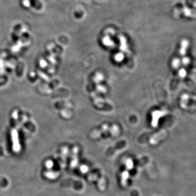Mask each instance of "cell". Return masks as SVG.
Returning a JSON list of instances; mask_svg holds the SVG:
<instances>
[{
	"instance_id": "obj_1",
	"label": "cell",
	"mask_w": 196,
	"mask_h": 196,
	"mask_svg": "<svg viewBox=\"0 0 196 196\" xmlns=\"http://www.w3.org/2000/svg\"><path fill=\"white\" fill-rule=\"evenodd\" d=\"M63 186H73L74 187V188L80 190L83 187V183L82 182L79 181H76V180H65L64 182L63 183Z\"/></svg>"
},
{
	"instance_id": "obj_2",
	"label": "cell",
	"mask_w": 196,
	"mask_h": 196,
	"mask_svg": "<svg viewBox=\"0 0 196 196\" xmlns=\"http://www.w3.org/2000/svg\"><path fill=\"white\" fill-rule=\"evenodd\" d=\"M78 149L75 148L73 151V159L71 162V166L74 168L78 164Z\"/></svg>"
},
{
	"instance_id": "obj_3",
	"label": "cell",
	"mask_w": 196,
	"mask_h": 196,
	"mask_svg": "<svg viewBox=\"0 0 196 196\" xmlns=\"http://www.w3.org/2000/svg\"><path fill=\"white\" fill-rule=\"evenodd\" d=\"M129 174L128 171H125L122 174V185L123 186H125L127 185V180L129 178Z\"/></svg>"
},
{
	"instance_id": "obj_4",
	"label": "cell",
	"mask_w": 196,
	"mask_h": 196,
	"mask_svg": "<svg viewBox=\"0 0 196 196\" xmlns=\"http://www.w3.org/2000/svg\"><path fill=\"white\" fill-rule=\"evenodd\" d=\"M98 187L99 189L101 191H103L106 187V180L103 177H101L99 179V182H98Z\"/></svg>"
},
{
	"instance_id": "obj_5",
	"label": "cell",
	"mask_w": 196,
	"mask_h": 196,
	"mask_svg": "<svg viewBox=\"0 0 196 196\" xmlns=\"http://www.w3.org/2000/svg\"><path fill=\"white\" fill-rule=\"evenodd\" d=\"M123 143H122L118 144V146H117V147H116V148H114L113 149H111L108 150V151L107 152V155L108 156H110V155H112V154L114 153V152L115 151H116V150H117V149L122 148V147H123Z\"/></svg>"
},
{
	"instance_id": "obj_6",
	"label": "cell",
	"mask_w": 196,
	"mask_h": 196,
	"mask_svg": "<svg viewBox=\"0 0 196 196\" xmlns=\"http://www.w3.org/2000/svg\"><path fill=\"white\" fill-rule=\"evenodd\" d=\"M149 159L148 158L144 157L143 158H141L140 160L137 162V166H142L143 165H144L145 164L147 163L148 162Z\"/></svg>"
},
{
	"instance_id": "obj_7",
	"label": "cell",
	"mask_w": 196,
	"mask_h": 196,
	"mask_svg": "<svg viewBox=\"0 0 196 196\" xmlns=\"http://www.w3.org/2000/svg\"><path fill=\"white\" fill-rule=\"evenodd\" d=\"M98 174L97 173H91L88 175V179L89 181H95L98 178Z\"/></svg>"
},
{
	"instance_id": "obj_8",
	"label": "cell",
	"mask_w": 196,
	"mask_h": 196,
	"mask_svg": "<svg viewBox=\"0 0 196 196\" xmlns=\"http://www.w3.org/2000/svg\"><path fill=\"white\" fill-rule=\"evenodd\" d=\"M45 175L50 178L54 179L58 176V173L53 172H48L47 173H46Z\"/></svg>"
},
{
	"instance_id": "obj_9",
	"label": "cell",
	"mask_w": 196,
	"mask_h": 196,
	"mask_svg": "<svg viewBox=\"0 0 196 196\" xmlns=\"http://www.w3.org/2000/svg\"><path fill=\"white\" fill-rule=\"evenodd\" d=\"M126 166L128 167V169H131L133 167V163L130 160H129L128 161L126 162Z\"/></svg>"
},
{
	"instance_id": "obj_10",
	"label": "cell",
	"mask_w": 196,
	"mask_h": 196,
	"mask_svg": "<svg viewBox=\"0 0 196 196\" xmlns=\"http://www.w3.org/2000/svg\"><path fill=\"white\" fill-rule=\"evenodd\" d=\"M81 171L82 172L85 173L87 171H88V168H87V167H86L85 166H82L81 167Z\"/></svg>"
},
{
	"instance_id": "obj_11",
	"label": "cell",
	"mask_w": 196,
	"mask_h": 196,
	"mask_svg": "<svg viewBox=\"0 0 196 196\" xmlns=\"http://www.w3.org/2000/svg\"><path fill=\"white\" fill-rule=\"evenodd\" d=\"M46 166H47L48 168H51L53 166V162L51 161H48V162H46Z\"/></svg>"
}]
</instances>
